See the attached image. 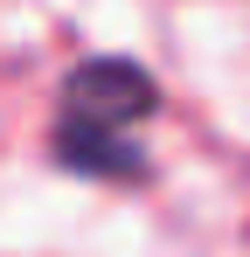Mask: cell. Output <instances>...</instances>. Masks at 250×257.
<instances>
[{
  "label": "cell",
  "instance_id": "6da1fadb",
  "mask_svg": "<svg viewBox=\"0 0 250 257\" xmlns=\"http://www.w3.org/2000/svg\"><path fill=\"white\" fill-rule=\"evenodd\" d=\"M63 118L70 125H104V132H132L139 118L160 111V84L132 63V56H83L63 77Z\"/></svg>",
  "mask_w": 250,
  "mask_h": 257
},
{
  "label": "cell",
  "instance_id": "7a4b0ae2",
  "mask_svg": "<svg viewBox=\"0 0 250 257\" xmlns=\"http://www.w3.org/2000/svg\"><path fill=\"white\" fill-rule=\"evenodd\" d=\"M56 160L70 174H90V181H146V153L132 132H104V125H70L56 118Z\"/></svg>",
  "mask_w": 250,
  "mask_h": 257
}]
</instances>
